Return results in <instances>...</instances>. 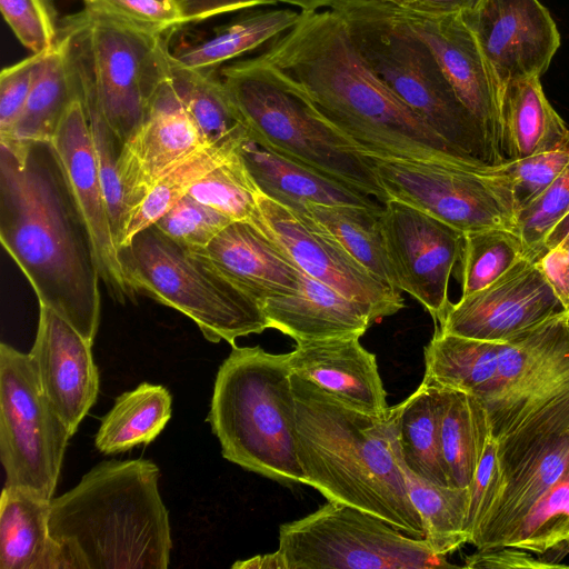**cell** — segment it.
Returning <instances> with one entry per match:
<instances>
[{
    "label": "cell",
    "mask_w": 569,
    "mask_h": 569,
    "mask_svg": "<svg viewBox=\"0 0 569 569\" xmlns=\"http://www.w3.org/2000/svg\"><path fill=\"white\" fill-rule=\"evenodd\" d=\"M0 240L39 306L57 312L92 343L101 279L50 143L0 144Z\"/></svg>",
    "instance_id": "6da1fadb"
},
{
    "label": "cell",
    "mask_w": 569,
    "mask_h": 569,
    "mask_svg": "<svg viewBox=\"0 0 569 569\" xmlns=\"http://www.w3.org/2000/svg\"><path fill=\"white\" fill-rule=\"evenodd\" d=\"M260 56L369 157L480 161L455 151L373 73L332 10L300 11Z\"/></svg>",
    "instance_id": "7a4b0ae2"
},
{
    "label": "cell",
    "mask_w": 569,
    "mask_h": 569,
    "mask_svg": "<svg viewBox=\"0 0 569 569\" xmlns=\"http://www.w3.org/2000/svg\"><path fill=\"white\" fill-rule=\"evenodd\" d=\"M291 383L305 483L330 501L372 513L422 539L423 526L409 498L391 409L386 417L367 415L297 375L292 373Z\"/></svg>",
    "instance_id": "3957f363"
},
{
    "label": "cell",
    "mask_w": 569,
    "mask_h": 569,
    "mask_svg": "<svg viewBox=\"0 0 569 569\" xmlns=\"http://www.w3.org/2000/svg\"><path fill=\"white\" fill-rule=\"evenodd\" d=\"M159 468L147 459L102 461L51 500L49 531L67 569H166L172 547Z\"/></svg>",
    "instance_id": "277c9868"
},
{
    "label": "cell",
    "mask_w": 569,
    "mask_h": 569,
    "mask_svg": "<svg viewBox=\"0 0 569 569\" xmlns=\"http://www.w3.org/2000/svg\"><path fill=\"white\" fill-rule=\"evenodd\" d=\"M288 353L232 346L219 367L208 421L227 460L284 483H305L295 436Z\"/></svg>",
    "instance_id": "5b68a950"
},
{
    "label": "cell",
    "mask_w": 569,
    "mask_h": 569,
    "mask_svg": "<svg viewBox=\"0 0 569 569\" xmlns=\"http://www.w3.org/2000/svg\"><path fill=\"white\" fill-rule=\"evenodd\" d=\"M220 77L250 137L259 144L381 203L389 200L369 157L261 56L222 67Z\"/></svg>",
    "instance_id": "8992f818"
},
{
    "label": "cell",
    "mask_w": 569,
    "mask_h": 569,
    "mask_svg": "<svg viewBox=\"0 0 569 569\" xmlns=\"http://www.w3.org/2000/svg\"><path fill=\"white\" fill-rule=\"evenodd\" d=\"M367 66L461 156L488 163L483 133L426 42L385 0H336L331 7Z\"/></svg>",
    "instance_id": "52a82bcc"
},
{
    "label": "cell",
    "mask_w": 569,
    "mask_h": 569,
    "mask_svg": "<svg viewBox=\"0 0 569 569\" xmlns=\"http://www.w3.org/2000/svg\"><path fill=\"white\" fill-rule=\"evenodd\" d=\"M68 53L79 96L98 110L121 146L143 121L170 79L171 52L161 36L133 30L83 10L66 20Z\"/></svg>",
    "instance_id": "ba28073f"
},
{
    "label": "cell",
    "mask_w": 569,
    "mask_h": 569,
    "mask_svg": "<svg viewBox=\"0 0 569 569\" xmlns=\"http://www.w3.org/2000/svg\"><path fill=\"white\" fill-rule=\"evenodd\" d=\"M130 289L189 317L210 342L269 329L259 303L153 224L119 249Z\"/></svg>",
    "instance_id": "9c48e42d"
},
{
    "label": "cell",
    "mask_w": 569,
    "mask_h": 569,
    "mask_svg": "<svg viewBox=\"0 0 569 569\" xmlns=\"http://www.w3.org/2000/svg\"><path fill=\"white\" fill-rule=\"evenodd\" d=\"M287 569L452 568L425 539L406 535L383 519L328 500L319 509L279 528L277 549Z\"/></svg>",
    "instance_id": "30bf717a"
},
{
    "label": "cell",
    "mask_w": 569,
    "mask_h": 569,
    "mask_svg": "<svg viewBox=\"0 0 569 569\" xmlns=\"http://www.w3.org/2000/svg\"><path fill=\"white\" fill-rule=\"evenodd\" d=\"M369 159L389 199L416 208L462 233L490 228L517 232L519 207L513 188L496 164Z\"/></svg>",
    "instance_id": "8fae6325"
},
{
    "label": "cell",
    "mask_w": 569,
    "mask_h": 569,
    "mask_svg": "<svg viewBox=\"0 0 569 569\" xmlns=\"http://www.w3.org/2000/svg\"><path fill=\"white\" fill-rule=\"evenodd\" d=\"M72 437L43 392L29 353L0 345V458L6 485L52 500Z\"/></svg>",
    "instance_id": "7c38bea8"
},
{
    "label": "cell",
    "mask_w": 569,
    "mask_h": 569,
    "mask_svg": "<svg viewBox=\"0 0 569 569\" xmlns=\"http://www.w3.org/2000/svg\"><path fill=\"white\" fill-rule=\"evenodd\" d=\"M250 222L273 240L301 271L363 306L375 322L405 307L401 292L357 261L307 212L284 207L259 190Z\"/></svg>",
    "instance_id": "4fadbf2b"
},
{
    "label": "cell",
    "mask_w": 569,
    "mask_h": 569,
    "mask_svg": "<svg viewBox=\"0 0 569 569\" xmlns=\"http://www.w3.org/2000/svg\"><path fill=\"white\" fill-rule=\"evenodd\" d=\"M380 223L399 290L438 322L450 303L449 280L461 254L463 233L393 199L383 203Z\"/></svg>",
    "instance_id": "5bb4252c"
},
{
    "label": "cell",
    "mask_w": 569,
    "mask_h": 569,
    "mask_svg": "<svg viewBox=\"0 0 569 569\" xmlns=\"http://www.w3.org/2000/svg\"><path fill=\"white\" fill-rule=\"evenodd\" d=\"M561 310L536 260L525 257L489 286L450 302L437 329L469 339L506 342Z\"/></svg>",
    "instance_id": "9a60e30c"
},
{
    "label": "cell",
    "mask_w": 569,
    "mask_h": 569,
    "mask_svg": "<svg viewBox=\"0 0 569 569\" xmlns=\"http://www.w3.org/2000/svg\"><path fill=\"white\" fill-rule=\"evenodd\" d=\"M50 146L86 227L100 279L117 302H136L137 295L127 283L119 258L88 118L78 89Z\"/></svg>",
    "instance_id": "2e32d148"
},
{
    "label": "cell",
    "mask_w": 569,
    "mask_h": 569,
    "mask_svg": "<svg viewBox=\"0 0 569 569\" xmlns=\"http://www.w3.org/2000/svg\"><path fill=\"white\" fill-rule=\"evenodd\" d=\"M501 94L510 81L541 77L560 47V33L539 0H477L461 12Z\"/></svg>",
    "instance_id": "e0dca14e"
},
{
    "label": "cell",
    "mask_w": 569,
    "mask_h": 569,
    "mask_svg": "<svg viewBox=\"0 0 569 569\" xmlns=\"http://www.w3.org/2000/svg\"><path fill=\"white\" fill-rule=\"evenodd\" d=\"M397 9L432 51L459 100L481 128L488 163L503 162L501 90L461 13L425 16Z\"/></svg>",
    "instance_id": "ac0fdd59"
},
{
    "label": "cell",
    "mask_w": 569,
    "mask_h": 569,
    "mask_svg": "<svg viewBox=\"0 0 569 569\" xmlns=\"http://www.w3.org/2000/svg\"><path fill=\"white\" fill-rule=\"evenodd\" d=\"M206 144L169 79L120 149L118 173L129 220L167 172Z\"/></svg>",
    "instance_id": "d6986e66"
},
{
    "label": "cell",
    "mask_w": 569,
    "mask_h": 569,
    "mask_svg": "<svg viewBox=\"0 0 569 569\" xmlns=\"http://www.w3.org/2000/svg\"><path fill=\"white\" fill-rule=\"evenodd\" d=\"M91 346L57 312L39 306L38 331L29 355L43 392L72 435L99 393Z\"/></svg>",
    "instance_id": "ffe728a7"
},
{
    "label": "cell",
    "mask_w": 569,
    "mask_h": 569,
    "mask_svg": "<svg viewBox=\"0 0 569 569\" xmlns=\"http://www.w3.org/2000/svg\"><path fill=\"white\" fill-rule=\"evenodd\" d=\"M569 467V412L503 470L500 495L471 540L477 550L501 547L531 506Z\"/></svg>",
    "instance_id": "44dd1931"
},
{
    "label": "cell",
    "mask_w": 569,
    "mask_h": 569,
    "mask_svg": "<svg viewBox=\"0 0 569 569\" xmlns=\"http://www.w3.org/2000/svg\"><path fill=\"white\" fill-rule=\"evenodd\" d=\"M296 343L288 353L293 375L355 410L377 417L389 413L376 357L362 347L360 337Z\"/></svg>",
    "instance_id": "7402d4cb"
},
{
    "label": "cell",
    "mask_w": 569,
    "mask_h": 569,
    "mask_svg": "<svg viewBox=\"0 0 569 569\" xmlns=\"http://www.w3.org/2000/svg\"><path fill=\"white\" fill-rule=\"evenodd\" d=\"M189 253L227 278L260 307L267 300L295 293L301 282L297 264L251 222L233 221L208 247Z\"/></svg>",
    "instance_id": "603a6c76"
},
{
    "label": "cell",
    "mask_w": 569,
    "mask_h": 569,
    "mask_svg": "<svg viewBox=\"0 0 569 569\" xmlns=\"http://www.w3.org/2000/svg\"><path fill=\"white\" fill-rule=\"evenodd\" d=\"M268 327L296 342L361 337L375 322L360 303L301 271L299 289L261 305Z\"/></svg>",
    "instance_id": "cb8c5ba5"
},
{
    "label": "cell",
    "mask_w": 569,
    "mask_h": 569,
    "mask_svg": "<svg viewBox=\"0 0 569 569\" xmlns=\"http://www.w3.org/2000/svg\"><path fill=\"white\" fill-rule=\"evenodd\" d=\"M239 154L258 189L284 207L319 203L380 210L383 206L352 187L267 149L249 132Z\"/></svg>",
    "instance_id": "d4e9b609"
},
{
    "label": "cell",
    "mask_w": 569,
    "mask_h": 569,
    "mask_svg": "<svg viewBox=\"0 0 569 569\" xmlns=\"http://www.w3.org/2000/svg\"><path fill=\"white\" fill-rule=\"evenodd\" d=\"M51 500L4 486L0 498V569H67L49 531Z\"/></svg>",
    "instance_id": "484cf974"
},
{
    "label": "cell",
    "mask_w": 569,
    "mask_h": 569,
    "mask_svg": "<svg viewBox=\"0 0 569 569\" xmlns=\"http://www.w3.org/2000/svg\"><path fill=\"white\" fill-rule=\"evenodd\" d=\"M442 401V388L422 379L408 398L390 409L405 467L432 483L450 486L440 438Z\"/></svg>",
    "instance_id": "4316f807"
},
{
    "label": "cell",
    "mask_w": 569,
    "mask_h": 569,
    "mask_svg": "<svg viewBox=\"0 0 569 569\" xmlns=\"http://www.w3.org/2000/svg\"><path fill=\"white\" fill-rule=\"evenodd\" d=\"M505 160L530 157L562 143L569 129L548 101L540 77L510 81L501 96Z\"/></svg>",
    "instance_id": "83f0119b"
},
{
    "label": "cell",
    "mask_w": 569,
    "mask_h": 569,
    "mask_svg": "<svg viewBox=\"0 0 569 569\" xmlns=\"http://www.w3.org/2000/svg\"><path fill=\"white\" fill-rule=\"evenodd\" d=\"M76 93L68 38L59 30L57 41L48 51L36 77L22 113L11 134L0 140V144L50 143Z\"/></svg>",
    "instance_id": "f1b7e54d"
},
{
    "label": "cell",
    "mask_w": 569,
    "mask_h": 569,
    "mask_svg": "<svg viewBox=\"0 0 569 569\" xmlns=\"http://www.w3.org/2000/svg\"><path fill=\"white\" fill-rule=\"evenodd\" d=\"M498 355L499 342L442 333L437 329L425 347L423 379L483 401L493 386Z\"/></svg>",
    "instance_id": "f546056e"
},
{
    "label": "cell",
    "mask_w": 569,
    "mask_h": 569,
    "mask_svg": "<svg viewBox=\"0 0 569 569\" xmlns=\"http://www.w3.org/2000/svg\"><path fill=\"white\" fill-rule=\"evenodd\" d=\"M299 18L300 12L290 9L256 10L222 26L206 40L172 53V60L183 68L216 72L223 63L274 40Z\"/></svg>",
    "instance_id": "4dcf8cb0"
},
{
    "label": "cell",
    "mask_w": 569,
    "mask_h": 569,
    "mask_svg": "<svg viewBox=\"0 0 569 569\" xmlns=\"http://www.w3.org/2000/svg\"><path fill=\"white\" fill-rule=\"evenodd\" d=\"M442 390L440 438L450 486L469 488L492 435L490 419L478 397Z\"/></svg>",
    "instance_id": "1f68e13d"
},
{
    "label": "cell",
    "mask_w": 569,
    "mask_h": 569,
    "mask_svg": "<svg viewBox=\"0 0 569 569\" xmlns=\"http://www.w3.org/2000/svg\"><path fill=\"white\" fill-rule=\"evenodd\" d=\"M171 395L161 385L143 382L120 395L101 419L96 448L106 455L153 441L171 417Z\"/></svg>",
    "instance_id": "d6a6232c"
},
{
    "label": "cell",
    "mask_w": 569,
    "mask_h": 569,
    "mask_svg": "<svg viewBox=\"0 0 569 569\" xmlns=\"http://www.w3.org/2000/svg\"><path fill=\"white\" fill-rule=\"evenodd\" d=\"M293 210L307 212L357 261L396 291L398 283L386 251L380 210L356 206L305 203Z\"/></svg>",
    "instance_id": "836d02e7"
},
{
    "label": "cell",
    "mask_w": 569,
    "mask_h": 569,
    "mask_svg": "<svg viewBox=\"0 0 569 569\" xmlns=\"http://www.w3.org/2000/svg\"><path fill=\"white\" fill-rule=\"evenodd\" d=\"M247 134L248 129L206 144L167 172L133 211L120 248L127 246L136 233L154 224L211 170L232 158Z\"/></svg>",
    "instance_id": "e575fe53"
},
{
    "label": "cell",
    "mask_w": 569,
    "mask_h": 569,
    "mask_svg": "<svg viewBox=\"0 0 569 569\" xmlns=\"http://www.w3.org/2000/svg\"><path fill=\"white\" fill-rule=\"evenodd\" d=\"M409 498L420 516L423 539L438 556L446 557L469 543L466 519L469 488L440 486L415 475L403 465Z\"/></svg>",
    "instance_id": "d590c367"
},
{
    "label": "cell",
    "mask_w": 569,
    "mask_h": 569,
    "mask_svg": "<svg viewBox=\"0 0 569 569\" xmlns=\"http://www.w3.org/2000/svg\"><path fill=\"white\" fill-rule=\"evenodd\" d=\"M170 67L171 84L207 144L247 130L217 72L180 67L172 53Z\"/></svg>",
    "instance_id": "8d00e7d4"
},
{
    "label": "cell",
    "mask_w": 569,
    "mask_h": 569,
    "mask_svg": "<svg viewBox=\"0 0 569 569\" xmlns=\"http://www.w3.org/2000/svg\"><path fill=\"white\" fill-rule=\"evenodd\" d=\"M525 257L526 246L513 230L490 228L463 233L461 296L489 286Z\"/></svg>",
    "instance_id": "74e56055"
},
{
    "label": "cell",
    "mask_w": 569,
    "mask_h": 569,
    "mask_svg": "<svg viewBox=\"0 0 569 569\" xmlns=\"http://www.w3.org/2000/svg\"><path fill=\"white\" fill-rule=\"evenodd\" d=\"M569 540V467L531 506L501 547L545 553Z\"/></svg>",
    "instance_id": "f35d334b"
},
{
    "label": "cell",
    "mask_w": 569,
    "mask_h": 569,
    "mask_svg": "<svg viewBox=\"0 0 569 569\" xmlns=\"http://www.w3.org/2000/svg\"><path fill=\"white\" fill-rule=\"evenodd\" d=\"M258 192L238 150L196 183L189 194L232 221L250 222L257 209Z\"/></svg>",
    "instance_id": "ab89813d"
},
{
    "label": "cell",
    "mask_w": 569,
    "mask_h": 569,
    "mask_svg": "<svg viewBox=\"0 0 569 569\" xmlns=\"http://www.w3.org/2000/svg\"><path fill=\"white\" fill-rule=\"evenodd\" d=\"M232 220L189 193L173 204L154 227L188 252L204 249Z\"/></svg>",
    "instance_id": "60d3db41"
},
{
    "label": "cell",
    "mask_w": 569,
    "mask_h": 569,
    "mask_svg": "<svg viewBox=\"0 0 569 569\" xmlns=\"http://www.w3.org/2000/svg\"><path fill=\"white\" fill-rule=\"evenodd\" d=\"M569 213V163L562 172L517 216V232L527 257L537 260L543 243L556 224Z\"/></svg>",
    "instance_id": "b9f144b4"
},
{
    "label": "cell",
    "mask_w": 569,
    "mask_h": 569,
    "mask_svg": "<svg viewBox=\"0 0 569 569\" xmlns=\"http://www.w3.org/2000/svg\"><path fill=\"white\" fill-rule=\"evenodd\" d=\"M569 163V137L553 149L496 164L511 182L519 210L537 198Z\"/></svg>",
    "instance_id": "7bdbcfd3"
},
{
    "label": "cell",
    "mask_w": 569,
    "mask_h": 569,
    "mask_svg": "<svg viewBox=\"0 0 569 569\" xmlns=\"http://www.w3.org/2000/svg\"><path fill=\"white\" fill-rule=\"evenodd\" d=\"M86 10L133 30L162 36L184 24L182 13L158 0H83Z\"/></svg>",
    "instance_id": "ee69618b"
},
{
    "label": "cell",
    "mask_w": 569,
    "mask_h": 569,
    "mask_svg": "<svg viewBox=\"0 0 569 569\" xmlns=\"http://www.w3.org/2000/svg\"><path fill=\"white\" fill-rule=\"evenodd\" d=\"M0 10L17 39L32 54L54 46L59 30L48 0H0Z\"/></svg>",
    "instance_id": "f6af8a7d"
},
{
    "label": "cell",
    "mask_w": 569,
    "mask_h": 569,
    "mask_svg": "<svg viewBox=\"0 0 569 569\" xmlns=\"http://www.w3.org/2000/svg\"><path fill=\"white\" fill-rule=\"evenodd\" d=\"M498 450V441L491 435L469 486V505L465 526L469 543L479 531L502 488L503 479Z\"/></svg>",
    "instance_id": "bcb514c9"
},
{
    "label": "cell",
    "mask_w": 569,
    "mask_h": 569,
    "mask_svg": "<svg viewBox=\"0 0 569 569\" xmlns=\"http://www.w3.org/2000/svg\"><path fill=\"white\" fill-rule=\"evenodd\" d=\"M48 51L33 53L1 71L0 140H4L11 134Z\"/></svg>",
    "instance_id": "7dc6e473"
},
{
    "label": "cell",
    "mask_w": 569,
    "mask_h": 569,
    "mask_svg": "<svg viewBox=\"0 0 569 569\" xmlns=\"http://www.w3.org/2000/svg\"><path fill=\"white\" fill-rule=\"evenodd\" d=\"M466 568L516 569L559 568L565 565L535 557L532 552L515 547L477 550L465 559Z\"/></svg>",
    "instance_id": "c3c4849f"
},
{
    "label": "cell",
    "mask_w": 569,
    "mask_h": 569,
    "mask_svg": "<svg viewBox=\"0 0 569 569\" xmlns=\"http://www.w3.org/2000/svg\"><path fill=\"white\" fill-rule=\"evenodd\" d=\"M536 263L543 273L565 310L569 309V233L547 250Z\"/></svg>",
    "instance_id": "681fc988"
},
{
    "label": "cell",
    "mask_w": 569,
    "mask_h": 569,
    "mask_svg": "<svg viewBox=\"0 0 569 569\" xmlns=\"http://www.w3.org/2000/svg\"><path fill=\"white\" fill-rule=\"evenodd\" d=\"M184 22H200L212 17L260 6H272L280 0H179Z\"/></svg>",
    "instance_id": "f907efd6"
},
{
    "label": "cell",
    "mask_w": 569,
    "mask_h": 569,
    "mask_svg": "<svg viewBox=\"0 0 569 569\" xmlns=\"http://www.w3.org/2000/svg\"><path fill=\"white\" fill-rule=\"evenodd\" d=\"M392 6L425 16H447L461 13L477 0H385Z\"/></svg>",
    "instance_id": "816d5d0a"
},
{
    "label": "cell",
    "mask_w": 569,
    "mask_h": 569,
    "mask_svg": "<svg viewBox=\"0 0 569 569\" xmlns=\"http://www.w3.org/2000/svg\"><path fill=\"white\" fill-rule=\"evenodd\" d=\"M237 569H287L284 559L281 553L274 552L259 555L250 559L237 561L232 565Z\"/></svg>",
    "instance_id": "f5cc1de1"
},
{
    "label": "cell",
    "mask_w": 569,
    "mask_h": 569,
    "mask_svg": "<svg viewBox=\"0 0 569 569\" xmlns=\"http://www.w3.org/2000/svg\"><path fill=\"white\" fill-rule=\"evenodd\" d=\"M569 233V213L566 214L557 224L556 227L550 231L548 234L543 247H542V253H545L547 250L553 248L556 244L560 242L561 239H563Z\"/></svg>",
    "instance_id": "db71d44e"
},
{
    "label": "cell",
    "mask_w": 569,
    "mask_h": 569,
    "mask_svg": "<svg viewBox=\"0 0 569 569\" xmlns=\"http://www.w3.org/2000/svg\"><path fill=\"white\" fill-rule=\"evenodd\" d=\"M336 0H280L282 3H288L298 7L300 11H318L321 8H329Z\"/></svg>",
    "instance_id": "11a10c76"
},
{
    "label": "cell",
    "mask_w": 569,
    "mask_h": 569,
    "mask_svg": "<svg viewBox=\"0 0 569 569\" xmlns=\"http://www.w3.org/2000/svg\"><path fill=\"white\" fill-rule=\"evenodd\" d=\"M166 3L169 7L176 8L181 12L179 0H158ZM182 13V12H181Z\"/></svg>",
    "instance_id": "9f6ffc18"
},
{
    "label": "cell",
    "mask_w": 569,
    "mask_h": 569,
    "mask_svg": "<svg viewBox=\"0 0 569 569\" xmlns=\"http://www.w3.org/2000/svg\"><path fill=\"white\" fill-rule=\"evenodd\" d=\"M566 311H567V323H568V326H569V309H568V310H566Z\"/></svg>",
    "instance_id": "6f0895ef"
},
{
    "label": "cell",
    "mask_w": 569,
    "mask_h": 569,
    "mask_svg": "<svg viewBox=\"0 0 569 569\" xmlns=\"http://www.w3.org/2000/svg\"><path fill=\"white\" fill-rule=\"evenodd\" d=\"M567 547H568V550H569V540H568V542H567Z\"/></svg>",
    "instance_id": "680465c9"
}]
</instances>
